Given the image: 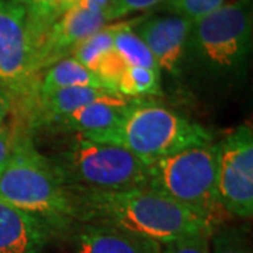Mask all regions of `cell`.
Masks as SVG:
<instances>
[{
  "label": "cell",
  "instance_id": "cell-2",
  "mask_svg": "<svg viewBox=\"0 0 253 253\" xmlns=\"http://www.w3.org/2000/svg\"><path fill=\"white\" fill-rule=\"evenodd\" d=\"M0 200L42 221L54 235L69 234L82 221L76 191L27 135H13L9 162L0 174Z\"/></svg>",
  "mask_w": 253,
  "mask_h": 253
},
{
  "label": "cell",
  "instance_id": "cell-1",
  "mask_svg": "<svg viewBox=\"0 0 253 253\" xmlns=\"http://www.w3.org/2000/svg\"><path fill=\"white\" fill-rule=\"evenodd\" d=\"M79 200L82 221H100L120 226L161 245L199 232H214L204 218L148 186L90 191L73 189Z\"/></svg>",
  "mask_w": 253,
  "mask_h": 253
},
{
  "label": "cell",
  "instance_id": "cell-19",
  "mask_svg": "<svg viewBox=\"0 0 253 253\" xmlns=\"http://www.w3.org/2000/svg\"><path fill=\"white\" fill-rule=\"evenodd\" d=\"M117 91L124 97L142 99L161 94V72L146 68L128 66L117 82Z\"/></svg>",
  "mask_w": 253,
  "mask_h": 253
},
{
  "label": "cell",
  "instance_id": "cell-14",
  "mask_svg": "<svg viewBox=\"0 0 253 253\" xmlns=\"http://www.w3.org/2000/svg\"><path fill=\"white\" fill-rule=\"evenodd\" d=\"M111 90L96 87H66L52 91L51 94L40 97L41 100V120L44 124L59 126L73 111L100 99Z\"/></svg>",
  "mask_w": 253,
  "mask_h": 253
},
{
  "label": "cell",
  "instance_id": "cell-25",
  "mask_svg": "<svg viewBox=\"0 0 253 253\" xmlns=\"http://www.w3.org/2000/svg\"><path fill=\"white\" fill-rule=\"evenodd\" d=\"M11 104H13L11 94L0 84V124H3L6 117L9 116L10 110H11Z\"/></svg>",
  "mask_w": 253,
  "mask_h": 253
},
{
  "label": "cell",
  "instance_id": "cell-18",
  "mask_svg": "<svg viewBox=\"0 0 253 253\" xmlns=\"http://www.w3.org/2000/svg\"><path fill=\"white\" fill-rule=\"evenodd\" d=\"M121 24L123 21L116 23L113 26H104L97 33L82 41L72 51L73 59L81 62L93 73H96L100 61L114 48V37Z\"/></svg>",
  "mask_w": 253,
  "mask_h": 253
},
{
  "label": "cell",
  "instance_id": "cell-4",
  "mask_svg": "<svg viewBox=\"0 0 253 253\" xmlns=\"http://www.w3.org/2000/svg\"><path fill=\"white\" fill-rule=\"evenodd\" d=\"M91 141L118 145L151 163L191 146L210 144L212 132L159 103L131 99L117 126Z\"/></svg>",
  "mask_w": 253,
  "mask_h": 253
},
{
  "label": "cell",
  "instance_id": "cell-17",
  "mask_svg": "<svg viewBox=\"0 0 253 253\" xmlns=\"http://www.w3.org/2000/svg\"><path fill=\"white\" fill-rule=\"evenodd\" d=\"M20 1L23 3L24 9L27 11L28 34L33 46V56H34L48 30L61 17L58 1L56 0H20Z\"/></svg>",
  "mask_w": 253,
  "mask_h": 253
},
{
  "label": "cell",
  "instance_id": "cell-5",
  "mask_svg": "<svg viewBox=\"0 0 253 253\" xmlns=\"http://www.w3.org/2000/svg\"><path fill=\"white\" fill-rule=\"evenodd\" d=\"M63 183L90 191H116L148 186L149 163L118 145L101 144L76 135L49 159Z\"/></svg>",
  "mask_w": 253,
  "mask_h": 253
},
{
  "label": "cell",
  "instance_id": "cell-9",
  "mask_svg": "<svg viewBox=\"0 0 253 253\" xmlns=\"http://www.w3.org/2000/svg\"><path fill=\"white\" fill-rule=\"evenodd\" d=\"M193 23L173 14L141 17L134 24V31L154 55L161 72L180 78L184 72V59Z\"/></svg>",
  "mask_w": 253,
  "mask_h": 253
},
{
  "label": "cell",
  "instance_id": "cell-20",
  "mask_svg": "<svg viewBox=\"0 0 253 253\" xmlns=\"http://www.w3.org/2000/svg\"><path fill=\"white\" fill-rule=\"evenodd\" d=\"M226 0H166L158 7L163 14H173L196 23L214 13Z\"/></svg>",
  "mask_w": 253,
  "mask_h": 253
},
{
  "label": "cell",
  "instance_id": "cell-6",
  "mask_svg": "<svg viewBox=\"0 0 253 253\" xmlns=\"http://www.w3.org/2000/svg\"><path fill=\"white\" fill-rule=\"evenodd\" d=\"M218 144L191 146L149 163L148 187L176 200L215 226Z\"/></svg>",
  "mask_w": 253,
  "mask_h": 253
},
{
  "label": "cell",
  "instance_id": "cell-23",
  "mask_svg": "<svg viewBox=\"0 0 253 253\" xmlns=\"http://www.w3.org/2000/svg\"><path fill=\"white\" fill-rule=\"evenodd\" d=\"M163 1L166 0H113L104 13L107 21H113V20L126 17L132 13L159 7Z\"/></svg>",
  "mask_w": 253,
  "mask_h": 253
},
{
  "label": "cell",
  "instance_id": "cell-12",
  "mask_svg": "<svg viewBox=\"0 0 253 253\" xmlns=\"http://www.w3.org/2000/svg\"><path fill=\"white\" fill-rule=\"evenodd\" d=\"M52 236L42 221L0 200V253H45Z\"/></svg>",
  "mask_w": 253,
  "mask_h": 253
},
{
  "label": "cell",
  "instance_id": "cell-11",
  "mask_svg": "<svg viewBox=\"0 0 253 253\" xmlns=\"http://www.w3.org/2000/svg\"><path fill=\"white\" fill-rule=\"evenodd\" d=\"M72 253H161L162 245L120 226L100 222H78L71 231Z\"/></svg>",
  "mask_w": 253,
  "mask_h": 253
},
{
  "label": "cell",
  "instance_id": "cell-3",
  "mask_svg": "<svg viewBox=\"0 0 253 253\" xmlns=\"http://www.w3.org/2000/svg\"><path fill=\"white\" fill-rule=\"evenodd\" d=\"M251 0L222 4L193 23L184 69L212 82H235L246 72L252 52Z\"/></svg>",
  "mask_w": 253,
  "mask_h": 253
},
{
  "label": "cell",
  "instance_id": "cell-8",
  "mask_svg": "<svg viewBox=\"0 0 253 253\" xmlns=\"http://www.w3.org/2000/svg\"><path fill=\"white\" fill-rule=\"evenodd\" d=\"M33 46L27 11L20 0H0V84L21 97L31 84Z\"/></svg>",
  "mask_w": 253,
  "mask_h": 253
},
{
  "label": "cell",
  "instance_id": "cell-26",
  "mask_svg": "<svg viewBox=\"0 0 253 253\" xmlns=\"http://www.w3.org/2000/svg\"><path fill=\"white\" fill-rule=\"evenodd\" d=\"M111 1L113 0H81L78 3V7L90 11H106Z\"/></svg>",
  "mask_w": 253,
  "mask_h": 253
},
{
  "label": "cell",
  "instance_id": "cell-7",
  "mask_svg": "<svg viewBox=\"0 0 253 253\" xmlns=\"http://www.w3.org/2000/svg\"><path fill=\"white\" fill-rule=\"evenodd\" d=\"M219 206L236 218L253 215V132L241 126L218 144Z\"/></svg>",
  "mask_w": 253,
  "mask_h": 253
},
{
  "label": "cell",
  "instance_id": "cell-24",
  "mask_svg": "<svg viewBox=\"0 0 253 253\" xmlns=\"http://www.w3.org/2000/svg\"><path fill=\"white\" fill-rule=\"evenodd\" d=\"M13 145V134L10 132L9 126L0 124V174L3 173L6 165L9 162Z\"/></svg>",
  "mask_w": 253,
  "mask_h": 253
},
{
  "label": "cell",
  "instance_id": "cell-27",
  "mask_svg": "<svg viewBox=\"0 0 253 253\" xmlns=\"http://www.w3.org/2000/svg\"><path fill=\"white\" fill-rule=\"evenodd\" d=\"M56 1H58L59 13H61V16H62L65 11H68V10L76 7V6H78V3H79L81 0H56Z\"/></svg>",
  "mask_w": 253,
  "mask_h": 253
},
{
  "label": "cell",
  "instance_id": "cell-13",
  "mask_svg": "<svg viewBox=\"0 0 253 253\" xmlns=\"http://www.w3.org/2000/svg\"><path fill=\"white\" fill-rule=\"evenodd\" d=\"M129 100L117 91H111L73 111L58 126L63 131L76 132L78 135L91 139L117 126L129 104Z\"/></svg>",
  "mask_w": 253,
  "mask_h": 253
},
{
  "label": "cell",
  "instance_id": "cell-16",
  "mask_svg": "<svg viewBox=\"0 0 253 253\" xmlns=\"http://www.w3.org/2000/svg\"><path fill=\"white\" fill-rule=\"evenodd\" d=\"M136 20L123 21L121 27L118 28L114 37V49L126 66H138V68H146L161 72V68L155 61L154 55L151 54L148 46L136 36L132 28Z\"/></svg>",
  "mask_w": 253,
  "mask_h": 253
},
{
  "label": "cell",
  "instance_id": "cell-21",
  "mask_svg": "<svg viewBox=\"0 0 253 253\" xmlns=\"http://www.w3.org/2000/svg\"><path fill=\"white\" fill-rule=\"evenodd\" d=\"M210 253H252V246L242 229L221 226L210 236Z\"/></svg>",
  "mask_w": 253,
  "mask_h": 253
},
{
  "label": "cell",
  "instance_id": "cell-10",
  "mask_svg": "<svg viewBox=\"0 0 253 253\" xmlns=\"http://www.w3.org/2000/svg\"><path fill=\"white\" fill-rule=\"evenodd\" d=\"M107 23L104 11H90L78 6L65 11L48 30L33 56V75L68 58L66 55L72 54L82 41L97 33Z\"/></svg>",
  "mask_w": 253,
  "mask_h": 253
},
{
  "label": "cell",
  "instance_id": "cell-15",
  "mask_svg": "<svg viewBox=\"0 0 253 253\" xmlns=\"http://www.w3.org/2000/svg\"><path fill=\"white\" fill-rule=\"evenodd\" d=\"M66 87H96L109 90L96 73L89 71L73 58H63L49 66L38 93L40 97H44L52 91Z\"/></svg>",
  "mask_w": 253,
  "mask_h": 253
},
{
  "label": "cell",
  "instance_id": "cell-22",
  "mask_svg": "<svg viewBox=\"0 0 253 253\" xmlns=\"http://www.w3.org/2000/svg\"><path fill=\"white\" fill-rule=\"evenodd\" d=\"M212 232H199L162 245L161 253H210V236Z\"/></svg>",
  "mask_w": 253,
  "mask_h": 253
}]
</instances>
